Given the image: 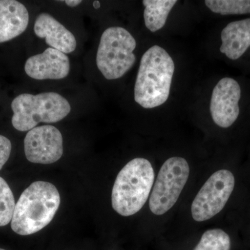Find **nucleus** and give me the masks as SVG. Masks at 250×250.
<instances>
[{
  "instance_id": "1",
  "label": "nucleus",
  "mask_w": 250,
  "mask_h": 250,
  "mask_svg": "<svg viewBox=\"0 0 250 250\" xmlns=\"http://www.w3.org/2000/svg\"><path fill=\"white\" fill-rule=\"evenodd\" d=\"M60 204V194L55 186L42 181L34 182L16 204L11 229L21 236L41 231L53 220Z\"/></svg>"
},
{
  "instance_id": "2",
  "label": "nucleus",
  "mask_w": 250,
  "mask_h": 250,
  "mask_svg": "<svg viewBox=\"0 0 250 250\" xmlns=\"http://www.w3.org/2000/svg\"><path fill=\"white\" fill-rule=\"evenodd\" d=\"M174 63L162 47L154 45L143 54L134 87V99L145 108L166 103L170 95Z\"/></svg>"
},
{
  "instance_id": "3",
  "label": "nucleus",
  "mask_w": 250,
  "mask_h": 250,
  "mask_svg": "<svg viewBox=\"0 0 250 250\" xmlns=\"http://www.w3.org/2000/svg\"><path fill=\"white\" fill-rule=\"evenodd\" d=\"M154 182V169L147 159L130 161L115 181L111 193L113 209L123 216L136 214L147 202Z\"/></svg>"
},
{
  "instance_id": "4",
  "label": "nucleus",
  "mask_w": 250,
  "mask_h": 250,
  "mask_svg": "<svg viewBox=\"0 0 250 250\" xmlns=\"http://www.w3.org/2000/svg\"><path fill=\"white\" fill-rule=\"evenodd\" d=\"M11 108L13 126L20 131H30L40 123H57L71 111L66 99L54 92L21 94L13 100Z\"/></svg>"
},
{
  "instance_id": "5",
  "label": "nucleus",
  "mask_w": 250,
  "mask_h": 250,
  "mask_svg": "<svg viewBox=\"0 0 250 250\" xmlns=\"http://www.w3.org/2000/svg\"><path fill=\"white\" fill-rule=\"evenodd\" d=\"M136 42L124 28L111 27L104 31L97 53V65L108 80L125 75L136 62Z\"/></svg>"
},
{
  "instance_id": "6",
  "label": "nucleus",
  "mask_w": 250,
  "mask_h": 250,
  "mask_svg": "<svg viewBox=\"0 0 250 250\" xmlns=\"http://www.w3.org/2000/svg\"><path fill=\"white\" fill-rule=\"evenodd\" d=\"M190 174L187 160L172 157L163 164L158 174L149 198L151 211L156 215H164L178 200Z\"/></svg>"
},
{
  "instance_id": "7",
  "label": "nucleus",
  "mask_w": 250,
  "mask_h": 250,
  "mask_svg": "<svg viewBox=\"0 0 250 250\" xmlns=\"http://www.w3.org/2000/svg\"><path fill=\"white\" fill-rule=\"evenodd\" d=\"M234 187V176L231 171L220 170L214 172L192 202V218L197 222H204L218 214L228 203Z\"/></svg>"
},
{
  "instance_id": "8",
  "label": "nucleus",
  "mask_w": 250,
  "mask_h": 250,
  "mask_svg": "<svg viewBox=\"0 0 250 250\" xmlns=\"http://www.w3.org/2000/svg\"><path fill=\"white\" fill-rule=\"evenodd\" d=\"M24 144L26 158L34 164H54L63 153L62 133L52 125L36 126L28 131Z\"/></svg>"
},
{
  "instance_id": "9",
  "label": "nucleus",
  "mask_w": 250,
  "mask_h": 250,
  "mask_svg": "<svg viewBox=\"0 0 250 250\" xmlns=\"http://www.w3.org/2000/svg\"><path fill=\"white\" fill-rule=\"evenodd\" d=\"M241 87L233 79L225 77L215 85L210 100V111L213 121L220 127L228 128L239 116Z\"/></svg>"
},
{
  "instance_id": "10",
  "label": "nucleus",
  "mask_w": 250,
  "mask_h": 250,
  "mask_svg": "<svg viewBox=\"0 0 250 250\" xmlns=\"http://www.w3.org/2000/svg\"><path fill=\"white\" fill-rule=\"evenodd\" d=\"M70 62L66 54L52 47L27 59L24 70L37 80H62L68 75Z\"/></svg>"
},
{
  "instance_id": "11",
  "label": "nucleus",
  "mask_w": 250,
  "mask_h": 250,
  "mask_svg": "<svg viewBox=\"0 0 250 250\" xmlns=\"http://www.w3.org/2000/svg\"><path fill=\"white\" fill-rule=\"evenodd\" d=\"M34 32L52 48L64 54L72 53L77 47L73 34L50 14L42 13L36 18Z\"/></svg>"
},
{
  "instance_id": "12",
  "label": "nucleus",
  "mask_w": 250,
  "mask_h": 250,
  "mask_svg": "<svg viewBox=\"0 0 250 250\" xmlns=\"http://www.w3.org/2000/svg\"><path fill=\"white\" fill-rule=\"evenodd\" d=\"M29 13L16 0H0V43L22 34L29 24Z\"/></svg>"
},
{
  "instance_id": "13",
  "label": "nucleus",
  "mask_w": 250,
  "mask_h": 250,
  "mask_svg": "<svg viewBox=\"0 0 250 250\" xmlns=\"http://www.w3.org/2000/svg\"><path fill=\"white\" fill-rule=\"evenodd\" d=\"M220 50L229 59L236 60L250 47V18L228 24L221 33Z\"/></svg>"
},
{
  "instance_id": "14",
  "label": "nucleus",
  "mask_w": 250,
  "mask_h": 250,
  "mask_svg": "<svg viewBox=\"0 0 250 250\" xmlns=\"http://www.w3.org/2000/svg\"><path fill=\"white\" fill-rule=\"evenodd\" d=\"M177 0H144L145 24L152 32L162 29Z\"/></svg>"
},
{
  "instance_id": "15",
  "label": "nucleus",
  "mask_w": 250,
  "mask_h": 250,
  "mask_svg": "<svg viewBox=\"0 0 250 250\" xmlns=\"http://www.w3.org/2000/svg\"><path fill=\"white\" fill-rule=\"evenodd\" d=\"M231 239L228 233L220 229L205 231L193 250H230Z\"/></svg>"
},
{
  "instance_id": "16",
  "label": "nucleus",
  "mask_w": 250,
  "mask_h": 250,
  "mask_svg": "<svg viewBox=\"0 0 250 250\" xmlns=\"http://www.w3.org/2000/svg\"><path fill=\"white\" fill-rule=\"evenodd\" d=\"M207 7L221 15L250 14V0H207Z\"/></svg>"
},
{
  "instance_id": "17",
  "label": "nucleus",
  "mask_w": 250,
  "mask_h": 250,
  "mask_svg": "<svg viewBox=\"0 0 250 250\" xmlns=\"http://www.w3.org/2000/svg\"><path fill=\"white\" fill-rule=\"evenodd\" d=\"M16 207L15 198L9 184L0 177V227L11 222Z\"/></svg>"
},
{
  "instance_id": "18",
  "label": "nucleus",
  "mask_w": 250,
  "mask_h": 250,
  "mask_svg": "<svg viewBox=\"0 0 250 250\" xmlns=\"http://www.w3.org/2000/svg\"><path fill=\"white\" fill-rule=\"evenodd\" d=\"M11 148L12 146L9 139L0 135V170L9 160L11 155Z\"/></svg>"
},
{
  "instance_id": "19",
  "label": "nucleus",
  "mask_w": 250,
  "mask_h": 250,
  "mask_svg": "<svg viewBox=\"0 0 250 250\" xmlns=\"http://www.w3.org/2000/svg\"><path fill=\"white\" fill-rule=\"evenodd\" d=\"M82 2V1H81V0H67V1H65V4L67 6H70V7H75V6H78Z\"/></svg>"
},
{
  "instance_id": "20",
  "label": "nucleus",
  "mask_w": 250,
  "mask_h": 250,
  "mask_svg": "<svg viewBox=\"0 0 250 250\" xmlns=\"http://www.w3.org/2000/svg\"><path fill=\"white\" fill-rule=\"evenodd\" d=\"M93 6L95 9H100L101 4H100V1H95L93 2Z\"/></svg>"
},
{
  "instance_id": "21",
  "label": "nucleus",
  "mask_w": 250,
  "mask_h": 250,
  "mask_svg": "<svg viewBox=\"0 0 250 250\" xmlns=\"http://www.w3.org/2000/svg\"><path fill=\"white\" fill-rule=\"evenodd\" d=\"M0 250H6L1 249V248H0Z\"/></svg>"
}]
</instances>
